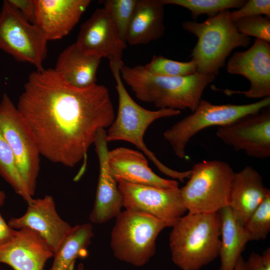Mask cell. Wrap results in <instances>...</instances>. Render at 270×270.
Segmentation results:
<instances>
[{"mask_svg":"<svg viewBox=\"0 0 270 270\" xmlns=\"http://www.w3.org/2000/svg\"><path fill=\"white\" fill-rule=\"evenodd\" d=\"M122 79L140 100L156 108L180 110L197 108L206 86L215 76L196 72L184 76L156 75L148 72L144 66L120 70Z\"/></svg>","mask_w":270,"mask_h":270,"instance_id":"7a4b0ae2","label":"cell"},{"mask_svg":"<svg viewBox=\"0 0 270 270\" xmlns=\"http://www.w3.org/2000/svg\"><path fill=\"white\" fill-rule=\"evenodd\" d=\"M144 67L150 73L164 76H184L197 72L196 64L192 60L189 62H178L162 56H154Z\"/></svg>","mask_w":270,"mask_h":270,"instance_id":"4316f807","label":"cell"},{"mask_svg":"<svg viewBox=\"0 0 270 270\" xmlns=\"http://www.w3.org/2000/svg\"><path fill=\"white\" fill-rule=\"evenodd\" d=\"M189 180L180 188L188 212L214 213L228 206L234 174L225 162L203 160L194 164Z\"/></svg>","mask_w":270,"mask_h":270,"instance_id":"52a82bcc","label":"cell"},{"mask_svg":"<svg viewBox=\"0 0 270 270\" xmlns=\"http://www.w3.org/2000/svg\"><path fill=\"white\" fill-rule=\"evenodd\" d=\"M16 230L6 222L0 212V246L10 240L14 236Z\"/></svg>","mask_w":270,"mask_h":270,"instance_id":"836d02e7","label":"cell"},{"mask_svg":"<svg viewBox=\"0 0 270 270\" xmlns=\"http://www.w3.org/2000/svg\"><path fill=\"white\" fill-rule=\"evenodd\" d=\"M107 162L109 170L118 184L151 186L162 188L178 187V182L164 178L156 174L149 167L142 152L125 147L108 151Z\"/></svg>","mask_w":270,"mask_h":270,"instance_id":"d6986e66","label":"cell"},{"mask_svg":"<svg viewBox=\"0 0 270 270\" xmlns=\"http://www.w3.org/2000/svg\"><path fill=\"white\" fill-rule=\"evenodd\" d=\"M0 270H2L0 268Z\"/></svg>","mask_w":270,"mask_h":270,"instance_id":"74e56055","label":"cell"},{"mask_svg":"<svg viewBox=\"0 0 270 270\" xmlns=\"http://www.w3.org/2000/svg\"><path fill=\"white\" fill-rule=\"evenodd\" d=\"M138 0H106L104 7L108 12L120 38L126 42L128 30Z\"/></svg>","mask_w":270,"mask_h":270,"instance_id":"83f0119b","label":"cell"},{"mask_svg":"<svg viewBox=\"0 0 270 270\" xmlns=\"http://www.w3.org/2000/svg\"><path fill=\"white\" fill-rule=\"evenodd\" d=\"M36 24L48 40H59L76 26L90 0H34Z\"/></svg>","mask_w":270,"mask_h":270,"instance_id":"ac0fdd59","label":"cell"},{"mask_svg":"<svg viewBox=\"0 0 270 270\" xmlns=\"http://www.w3.org/2000/svg\"><path fill=\"white\" fill-rule=\"evenodd\" d=\"M0 176L30 204L34 198L18 168L13 152L0 130Z\"/></svg>","mask_w":270,"mask_h":270,"instance_id":"d4e9b609","label":"cell"},{"mask_svg":"<svg viewBox=\"0 0 270 270\" xmlns=\"http://www.w3.org/2000/svg\"><path fill=\"white\" fill-rule=\"evenodd\" d=\"M166 227L170 226L153 216L125 210L116 218L111 232L114 256L134 266L146 264L155 254L158 235Z\"/></svg>","mask_w":270,"mask_h":270,"instance_id":"8992f818","label":"cell"},{"mask_svg":"<svg viewBox=\"0 0 270 270\" xmlns=\"http://www.w3.org/2000/svg\"><path fill=\"white\" fill-rule=\"evenodd\" d=\"M230 12L223 10L200 22L188 20L182 23V28L198 38L191 53L196 72L216 77L234 48L250 44V38L238 32L230 18Z\"/></svg>","mask_w":270,"mask_h":270,"instance_id":"5b68a950","label":"cell"},{"mask_svg":"<svg viewBox=\"0 0 270 270\" xmlns=\"http://www.w3.org/2000/svg\"><path fill=\"white\" fill-rule=\"evenodd\" d=\"M164 5L161 0H138L126 42L132 46L146 44L164 33Z\"/></svg>","mask_w":270,"mask_h":270,"instance_id":"44dd1931","label":"cell"},{"mask_svg":"<svg viewBox=\"0 0 270 270\" xmlns=\"http://www.w3.org/2000/svg\"><path fill=\"white\" fill-rule=\"evenodd\" d=\"M93 236L91 223L73 226L54 254V260L50 270H73L76 260L86 254V249Z\"/></svg>","mask_w":270,"mask_h":270,"instance_id":"cb8c5ba5","label":"cell"},{"mask_svg":"<svg viewBox=\"0 0 270 270\" xmlns=\"http://www.w3.org/2000/svg\"><path fill=\"white\" fill-rule=\"evenodd\" d=\"M244 260L242 256L238 258L234 270H244Z\"/></svg>","mask_w":270,"mask_h":270,"instance_id":"e575fe53","label":"cell"},{"mask_svg":"<svg viewBox=\"0 0 270 270\" xmlns=\"http://www.w3.org/2000/svg\"><path fill=\"white\" fill-rule=\"evenodd\" d=\"M270 106V97L240 105L214 104L202 99L196 110L166 130L164 137L172 146L176 156L181 159L184 158L187 144L198 132L210 126L227 124Z\"/></svg>","mask_w":270,"mask_h":270,"instance_id":"ba28073f","label":"cell"},{"mask_svg":"<svg viewBox=\"0 0 270 270\" xmlns=\"http://www.w3.org/2000/svg\"><path fill=\"white\" fill-rule=\"evenodd\" d=\"M270 194L262 176L250 166L234 172L232 182L228 206L240 223L244 226L252 214Z\"/></svg>","mask_w":270,"mask_h":270,"instance_id":"ffe728a7","label":"cell"},{"mask_svg":"<svg viewBox=\"0 0 270 270\" xmlns=\"http://www.w3.org/2000/svg\"><path fill=\"white\" fill-rule=\"evenodd\" d=\"M101 59L84 53L74 43L60 54L54 69L71 85L86 87L96 84Z\"/></svg>","mask_w":270,"mask_h":270,"instance_id":"7402d4cb","label":"cell"},{"mask_svg":"<svg viewBox=\"0 0 270 270\" xmlns=\"http://www.w3.org/2000/svg\"><path fill=\"white\" fill-rule=\"evenodd\" d=\"M30 22L34 24L36 6L34 0H8Z\"/></svg>","mask_w":270,"mask_h":270,"instance_id":"d6a6232c","label":"cell"},{"mask_svg":"<svg viewBox=\"0 0 270 270\" xmlns=\"http://www.w3.org/2000/svg\"><path fill=\"white\" fill-rule=\"evenodd\" d=\"M54 253L46 242L36 232L16 230L14 237L0 246V263L14 270H44Z\"/></svg>","mask_w":270,"mask_h":270,"instance_id":"e0dca14e","label":"cell"},{"mask_svg":"<svg viewBox=\"0 0 270 270\" xmlns=\"http://www.w3.org/2000/svg\"><path fill=\"white\" fill-rule=\"evenodd\" d=\"M118 184L122 206L126 210L150 215L167 222L170 227L187 211L178 187L162 188L126 182Z\"/></svg>","mask_w":270,"mask_h":270,"instance_id":"8fae6325","label":"cell"},{"mask_svg":"<svg viewBox=\"0 0 270 270\" xmlns=\"http://www.w3.org/2000/svg\"><path fill=\"white\" fill-rule=\"evenodd\" d=\"M216 135L236 151L265 159L270 156V106L218 126Z\"/></svg>","mask_w":270,"mask_h":270,"instance_id":"7c38bea8","label":"cell"},{"mask_svg":"<svg viewBox=\"0 0 270 270\" xmlns=\"http://www.w3.org/2000/svg\"><path fill=\"white\" fill-rule=\"evenodd\" d=\"M76 270H86L84 264L82 263H80L78 264Z\"/></svg>","mask_w":270,"mask_h":270,"instance_id":"8d00e7d4","label":"cell"},{"mask_svg":"<svg viewBox=\"0 0 270 270\" xmlns=\"http://www.w3.org/2000/svg\"><path fill=\"white\" fill-rule=\"evenodd\" d=\"M165 6L174 4L189 10L194 20L202 14L208 18L216 16L220 12L230 8H240L245 0H161Z\"/></svg>","mask_w":270,"mask_h":270,"instance_id":"484cf974","label":"cell"},{"mask_svg":"<svg viewBox=\"0 0 270 270\" xmlns=\"http://www.w3.org/2000/svg\"><path fill=\"white\" fill-rule=\"evenodd\" d=\"M227 72L239 74L250 82L248 90H220L212 86L213 90L221 91L227 96L242 94L250 98L270 97V44L256 38L247 50L236 52L230 58L226 65Z\"/></svg>","mask_w":270,"mask_h":270,"instance_id":"4fadbf2b","label":"cell"},{"mask_svg":"<svg viewBox=\"0 0 270 270\" xmlns=\"http://www.w3.org/2000/svg\"><path fill=\"white\" fill-rule=\"evenodd\" d=\"M220 218V270H234L248 242L242 226L228 206L218 212Z\"/></svg>","mask_w":270,"mask_h":270,"instance_id":"603a6c76","label":"cell"},{"mask_svg":"<svg viewBox=\"0 0 270 270\" xmlns=\"http://www.w3.org/2000/svg\"><path fill=\"white\" fill-rule=\"evenodd\" d=\"M240 33L270 42V18L262 16L242 18L233 22Z\"/></svg>","mask_w":270,"mask_h":270,"instance_id":"f546056e","label":"cell"},{"mask_svg":"<svg viewBox=\"0 0 270 270\" xmlns=\"http://www.w3.org/2000/svg\"><path fill=\"white\" fill-rule=\"evenodd\" d=\"M48 40L42 31L4 0L0 12V49L17 61L30 63L36 70L43 68Z\"/></svg>","mask_w":270,"mask_h":270,"instance_id":"9c48e42d","label":"cell"},{"mask_svg":"<svg viewBox=\"0 0 270 270\" xmlns=\"http://www.w3.org/2000/svg\"><path fill=\"white\" fill-rule=\"evenodd\" d=\"M108 143L106 129H100L94 143L98 158L99 174L95 200L89 216L91 222L97 224L116 218L123 207L118 182L110 174L108 165Z\"/></svg>","mask_w":270,"mask_h":270,"instance_id":"2e32d148","label":"cell"},{"mask_svg":"<svg viewBox=\"0 0 270 270\" xmlns=\"http://www.w3.org/2000/svg\"><path fill=\"white\" fill-rule=\"evenodd\" d=\"M0 130L10 146L32 195L36 192L41 156L34 136L10 96L0 102Z\"/></svg>","mask_w":270,"mask_h":270,"instance_id":"30bf717a","label":"cell"},{"mask_svg":"<svg viewBox=\"0 0 270 270\" xmlns=\"http://www.w3.org/2000/svg\"><path fill=\"white\" fill-rule=\"evenodd\" d=\"M6 195L4 192L0 190V207L4 203Z\"/></svg>","mask_w":270,"mask_h":270,"instance_id":"d590c367","label":"cell"},{"mask_svg":"<svg viewBox=\"0 0 270 270\" xmlns=\"http://www.w3.org/2000/svg\"><path fill=\"white\" fill-rule=\"evenodd\" d=\"M16 107L41 156L70 168L86 161L98 131L108 128L116 117L106 86H73L54 68L30 74Z\"/></svg>","mask_w":270,"mask_h":270,"instance_id":"6da1fadb","label":"cell"},{"mask_svg":"<svg viewBox=\"0 0 270 270\" xmlns=\"http://www.w3.org/2000/svg\"><path fill=\"white\" fill-rule=\"evenodd\" d=\"M124 62L110 65L114 78L118 95V109L115 118L106 131L108 142L123 140L134 145L153 162L162 173L183 182L190 176V170L178 172L172 170L161 162L155 154L146 146L144 141V134L149 126L155 120L178 115L180 110L160 108L152 110L138 104L126 90L120 73Z\"/></svg>","mask_w":270,"mask_h":270,"instance_id":"3957f363","label":"cell"},{"mask_svg":"<svg viewBox=\"0 0 270 270\" xmlns=\"http://www.w3.org/2000/svg\"><path fill=\"white\" fill-rule=\"evenodd\" d=\"M244 228L248 242L266 237L270 232V194L252 214Z\"/></svg>","mask_w":270,"mask_h":270,"instance_id":"f1b7e54d","label":"cell"},{"mask_svg":"<svg viewBox=\"0 0 270 270\" xmlns=\"http://www.w3.org/2000/svg\"><path fill=\"white\" fill-rule=\"evenodd\" d=\"M75 43L84 53L108 58L110 64L122 62L126 48L104 8L96 9L81 26Z\"/></svg>","mask_w":270,"mask_h":270,"instance_id":"5bb4252c","label":"cell"},{"mask_svg":"<svg viewBox=\"0 0 270 270\" xmlns=\"http://www.w3.org/2000/svg\"><path fill=\"white\" fill-rule=\"evenodd\" d=\"M28 205L23 215L10 218L8 224L14 230L26 228L36 232L46 242L54 254L72 226L59 216L54 200L50 195L34 198Z\"/></svg>","mask_w":270,"mask_h":270,"instance_id":"9a60e30c","label":"cell"},{"mask_svg":"<svg viewBox=\"0 0 270 270\" xmlns=\"http://www.w3.org/2000/svg\"><path fill=\"white\" fill-rule=\"evenodd\" d=\"M244 270H270V248H268L262 254L252 252L244 261Z\"/></svg>","mask_w":270,"mask_h":270,"instance_id":"1f68e13d","label":"cell"},{"mask_svg":"<svg viewBox=\"0 0 270 270\" xmlns=\"http://www.w3.org/2000/svg\"><path fill=\"white\" fill-rule=\"evenodd\" d=\"M264 14L270 17V0H246L244 5L236 10L230 12L229 16L234 22L242 18Z\"/></svg>","mask_w":270,"mask_h":270,"instance_id":"4dcf8cb0","label":"cell"},{"mask_svg":"<svg viewBox=\"0 0 270 270\" xmlns=\"http://www.w3.org/2000/svg\"><path fill=\"white\" fill-rule=\"evenodd\" d=\"M220 218L218 212L181 217L169 236L172 260L182 270H199L219 254Z\"/></svg>","mask_w":270,"mask_h":270,"instance_id":"277c9868","label":"cell"}]
</instances>
